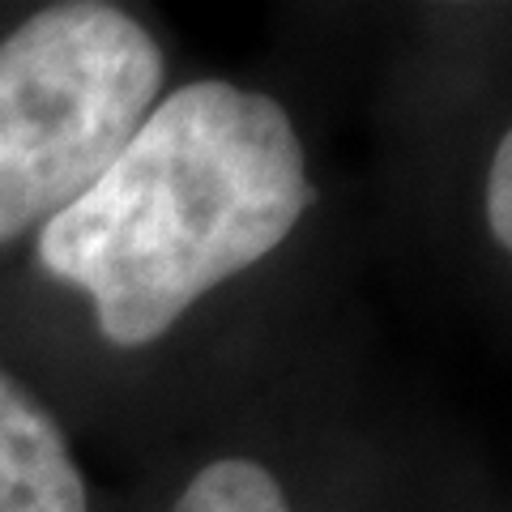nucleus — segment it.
Instances as JSON below:
<instances>
[{"label":"nucleus","mask_w":512,"mask_h":512,"mask_svg":"<svg viewBox=\"0 0 512 512\" xmlns=\"http://www.w3.org/2000/svg\"><path fill=\"white\" fill-rule=\"evenodd\" d=\"M303 146L269 94H167L86 197L43 222L39 265L90 295L107 342L146 346L269 256L312 205Z\"/></svg>","instance_id":"f257e3e1"},{"label":"nucleus","mask_w":512,"mask_h":512,"mask_svg":"<svg viewBox=\"0 0 512 512\" xmlns=\"http://www.w3.org/2000/svg\"><path fill=\"white\" fill-rule=\"evenodd\" d=\"M163 86L150 30L111 5H56L0 43V244L103 180Z\"/></svg>","instance_id":"f03ea898"},{"label":"nucleus","mask_w":512,"mask_h":512,"mask_svg":"<svg viewBox=\"0 0 512 512\" xmlns=\"http://www.w3.org/2000/svg\"><path fill=\"white\" fill-rule=\"evenodd\" d=\"M0 512H90L56 419L9 372H0Z\"/></svg>","instance_id":"7ed1b4c3"},{"label":"nucleus","mask_w":512,"mask_h":512,"mask_svg":"<svg viewBox=\"0 0 512 512\" xmlns=\"http://www.w3.org/2000/svg\"><path fill=\"white\" fill-rule=\"evenodd\" d=\"M175 512H291L278 478L244 457H222L184 487Z\"/></svg>","instance_id":"20e7f679"},{"label":"nucleus","mask_w":512,"mask_h":512,"mask_svg":"<svg viewBox=\"0 0 512 512\" xmlns=\"http://www.w3.org/2000/svg\"><path fill=\"white\" fill-rule=\"evenodd\" d=\"M487 222L495 244L508 248L512 244V137H500L491 158V175H487Z\"/></svg>","instance_id":"39448f33"}]
</instances>
